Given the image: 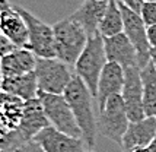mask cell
Returning a JSON list of instances; mask_svg holds the SVG:
<instances>
[{"mask_svg":"<svg viewBox=\"0 0 156 152\" xmlns=\"http://www.w3.org/2000/svg\"><path fill=\"white\" fill-rule=\"evenodd\" d=\"M64 98L69 103L70 108L75 114V118L82 130V139L89 151L96 143V117L94 111V95L88 89V86L79 76H73L72 82L69 83L67 89L64 91Z\"/></svg>","mask_w":156,"mask_h":152,"instance_id":"cell-1","label":"cell"},{"mask_svg":"<svg viewBox=\"0 0 156 152\" xmlns=\"http://www.w3.org/2000/svg\"><path fill=\"white\" fill-rule=\"evenodd\" d=\"M54 47L55 59L69 66H75L83 49L86 47L89 35L86 31L70 18H64L54 25Z\"/></svg>","mask_w":156,"mask_h":152,"instance_id":"cell-2","label":"cell"},{"mask_svg":"<svg viewBox=\"0 0 156 152\" xmlns=\"http://www.w3.org/2000/svg\"><path fill=\"white\" fill-rule=\"evenodd\" d=\"M107 63L108 60H107V54H105L104 38L99 34L89 37L86 47L79 56L73 69H75V75L79 76L85 82L88 89L92 92L94 98H96L98 81H99V76Z\"/></svg>","mask_w":156,"mask_h":152,"instance_id":"cell-3","label":"cell"},{"mask_svg":"<svg viewBox=\"0 0 156 152\" xmlns=\"http://www.w3.org/2000/svg\"><path fill=\"white\" fill-rule=\"evenodd\" d=\"M129 125L130 120L121 94L109 97L96 117L98 133L121 146L122 138L129 129Z\"/></svg>","mask_w":156,"mask_h":152,"instance_id":"cell-4","label":"cell"},{"mask_svg":"<svg viewBox=\"0 0 156 152\" xmlns=\"http://www.w3.org/2000/svg\"><path fill=\"white\" fill-rule=\"evenodd\" d=\"M72 66L66 64L58 59H40L37 60L35 76L38 82V89L47 94L63 95L69 83L73 79Z\"/></svg>","mask_w":156,"mask_h":152,"instance_id":"cell-5","label":"cell"},{"mask_svg":"<svg viewBox=\"0 0 156 152\" xmlns=\"http://www.w3.org/2000/svg\"><path fill=\"white\" fill-rule=\"evenodd\" d=\"M16 9L23 16L28 27V44L25 49L31 50L40 59H55L54 28L41 21L25 7L16 5Z\"/></svg>","mask_w":156,"mask_h":152,"instance_id":"cell-6","label":"cell"},{"mask_svg":"<svg viewBox=\"0 0 156 152\" xmlns=\"http://www.w3.org/2000/svg\"><path fill=\"white\" fill-rule=\"evenodd\" d=\"M38 98L42 104V108L50 125L66 135L82 138L80 127L77 125L75 114L66 101L64 95H55V94H47L38 91Z\"/></svg>","mask_w":156,"mask_h":152,"instance_id":"cell-7","label":"cell"},{"mask_svg":"<svg viewBox=\"0 0 156 152\" xmlns=\"http://www.w3.org/2000/svg\"><path fill=\"white\" fill-rule=\"evenodd\" d=\"M118 6L122 12V21H124L122 32L127 35L130 42L134 45L137 57H139V67L143 69L150 63V44L147 40V27L144 25L139 12L130 9L120 2H118Z\"/></svg>","mask_w":156,"mask_h":152,"instance_id":"cell-8","label":"cell"},{"mask_svg":"<svg viewBox=\"0 0 156 152\" xmlns=\"http://www.w3.org/2000/svg\"><path fill=\"white\" fill-rule=\"evenodd\" d=\"M140 72L142 69L139 66L124 69V86L121 97L124 100L130 121H140L146 118V113L143 108V82Z\"/></svg>","mask_w":156,"mask_h":152,"instance_id":"cell-9","label":"cell"},{"mask_svg":"<svg viewBox=\"0 0 156 152\" xmlns=\"http://www.w3.org/2000/svg\"><path fill=\"white\" fill-rule=\"evenodd\" d=\"M0 32L18 49L27 47L28 27L25 19L16 9V5H10L9 0H0Z\"/></svg>","mask_w":156,"mask_h":152,"instance_id":"cell-10","label":"cell"},{"mask_svg":"<svg viewBox=\"0 0 156 152\" xmlns=\"http://www.w3.org/2000/svg\"><path fill=\"white\" fill-rule=\"evenodd\" d=\"M45 152H86L82 138H75L48 126L34 138Z\"/></svg>","mask_w":156,"mask_h":152,"instance_id":"cell-11","label":"cell"},{"mask_svg":"<svg viewBox=\"0 0 156 152\" xmlns=\"http://www.w3.org/2000/svg\"><path fill=\"white\" fill-rule=\"evenodd\" d=\"M104 47L108 62L120 64L122 69L139 66L137 51L124 32L109 38H104Z\"/></svg>","mask_w":156,"mask_h":152,"instance_id":"cell-12","label":"cell"},{"mask_svg":"<svg viewBox=\"0 0 156 152\" xmlns=\"http://www.w3.org/2000/svg\"><path fill=\"white\" fill-rule=\"evenodd\" d=\"M48 126L51 125L48 121L45 113H44V108H42L40 98L37 97L34 100L25 101L23 114H22L20 123L18 126V130L22 135V138L25 139L27 142L32 140L41 130H44Z\"/></svg>","mask_w":156,"mask_h":152,"instance_id":"cell-13","label":"cell"},{"mask_svg":"<svg viewBox=\"0 0 156 152\" xmlns=\"http://www.w3.org/2000/svg\"><path fill=\"white\" fill-rule=\"evenodd\" d=\"M122 86H124V69L117 63L108 62L98 81V91L95 98L98 103V110H101L105 105L109 97L121 94Z\"/></svg>","mask_w":156,"mask_h":152,"instance_id":"cell-14","label":"cell"},{"mask_svg":"<svg viewBox=\"0 0 156 152\" xmlns=\"http://www.w3.org/2000/svg\"><path fill=\"white\" fill-rule=\"evenodd\" d=\"M156 139V118L146 117L140 121H130L129 129L122 138L121 148L124 152L150 145Z\"/></svg>","mask_w":156,"mask_h":152,"instance_id":"cell-15","label":"cell"},{"mask_svg":"<svg viewBox=\"0 0 156 152\" xmlns=\"http://www.w3.org/2000/svg\"><path fill=\"white\" fill-rule=\"evenodd\" d=\"M108 2H96V0H83L80 6L76 9L69 18L77 22L89 37L98 35L99 24H101L104 13L107 10Z\"/></svg>","mask_w":156,"mask_h":152,"instance_id":"cell-16","label":"cell"},{"mask_svg":"<svg viewBox=\"0 0 156 152\" xmlns=\"http://www.w3.org/2000/svg\"><path fill=\"white\" fill-rule=\"evenodd\" d=\"M38 57L28 49H16L10 54L0 59L2 62V73L3 78L27 75L35 72Z\"/></svg>","mask_w":156,"mask_h":152,"instance_id":"cell-17","label":"cell"},{"mask_svg":"<svg viewBox=\"0 0 156 152\" xmlns=\"http://www.w3.org/2000/svg\"><path fill=\"white\" fill-rule=\"evenodd\" d=\"M0 88L9 95L18 97L23 101H29L38 97V82L35 72L27 73L20 76H12V78H3L0 83Z\"/></svg>","mask_w":156,"mask_h":152,"instance_id":"cell-18","label":"cell"},{"mask_svg":"<svg viewBox=\"0 0 156 152\" xmlns=\"http://www.w3.org/2000/svg\"><path fill=\"white\" fill-rule=\"evenodd\" d=\"M143 82V108L146 117L156 118V69L152 62L140 72Z\"/></svg>","mask_w":156,"mask_h":152,"instance_id":"cell-19","label":"cell"},{"mask_svg":"<svg viewBox=\"0 0 156 152\" xmlns=\"http://www.w3.org/2000/svg\"><path fill=\"white\" fill-rule=\"evenodd\" d=\"M122 31H124V21H122V12L118 6V2L108 0V6L99 24L98 32L102 38H109V37L121 34Z\"/></svg>","mask_w":156,"mask_h":152,"instance_id":"cell-20","label":"cell"},{"mask_svg":"<svg viewBox=\"0 0 156 152\" xmlns=\"http://www.w3.org/2000/svg\"><path fill=\"white\" fill-rule=\"evenodd\" d=\"M23 107H25L23 100L13 95H7L3 107L0 108V123L12 130L18 129L23 114Z\"/></svg>","mask_w":156,"mask_h":152,"instance_id":"cell-21","label":"cell"},{"mask_svg":"<svg viewBox=\"0 0 156 152\" xmlns=\"http://www.w3.org/2000/svg\"><path fill=\"white\" fill-rule=\"evenodd\" d=\"M139 13L146 27L156 25V0H143Z\"/></svg>","mask_w":156,"mask_h":152,"instance_id":"cell-22","label":"cell"},{"mask_svg":"<svg viewBox=\"0 0 156 152\" xmlns=\"http://www.w3.org/2000/svg\"><path fill=\"white\" fill-rule=\"evenodd\" d=\"M16 49H18V47L15 45L13 42L0 32V59H3V57L7 54H10V53L15 51Z\"/></svg>","mask_w":156,"mask_h":152,"instance_id":"cell-23","label":"cell"},{"mask_svg":"<svg viewBox=\"0 0 156 152\" xmlns=\"http://www.w3.org/2000/svg\"><path fill=\"white\" fill-rule=\"evenodd\" d=\"M16 152H45L44 149H42V146L37 142V140H28V142H25L23 145L20 146L19 149Z\"/></svg>","mask_w":156,"mask_h":152,"instance_id":"cell-24","label":"cell"},{"mask_svg":"<svg viewBox=\"0 0 156 152\" xmlns=\"http://www.w3.org/2000/svg\"><path fill=\"white\" fill-rule=\"evenodd\" d=\"M118 2L122 3V5H126L130 9L136 10V12H140V7H142V3H143V0H118Z\"/></svg>","mask_w":156,"mask_h":152,"instance_id":"cell-25","label":"cell"},{"mask_svg":"<svg viewBox=\"0 0 156 152\" xmlns=\"http://www.w3.org/2000/svg\"><path fill=\"white\" fill-rule=\"evenodd\" d=\"M147 40H149L150 49L156 47V25L147 27Z\"/></svg>","mask_w":156,"mask_h":152,"instance_id":"cell-26","label":"cell"},{"mask_svg":"<svg viewBox=\"0 0 156 152\" xmlns=\"http://www.w3.org/2000/svg\"><path fill=\"white\" fill-rule=\"evenodd\" d=\"M131 152H156V139L147 146H143V148H137V149H133Z\"/></svg>","mask_w":156,"mask_h":152,"instance_id":"cell-27","label":"cell"},{"mask_svg":"<svg viewBox=\"0 0 156 152\" xmlns=\"http://www.w3.org/2000/svg\"><path fill=\"white\" fill-rule=\"evenodd\" d=\"M150 62H152V64L155 66V69H156V47L150 49Z\"/></svg>","mask_w":156,"mask_h":152,"instance_id":"cell-28","label":"cell"},{"mask_svg":"<svg viewBox=\"0 0 156 152\" xmlns=\"http://www.w3.org/2000/svg\"><path fill=\"white\" fill-rule=\"evenodd\" d=\"M7 95H9V94H6L5 91H3L2 88H0V108L3 107V104H5V101H6Z\"/></svg>","mask_w":156,"mask_h":152,"instance_id":"cell-29","label":"cell"},{"mask_svg":"<svg viewBox=\"0 0 156 152\" xmlns=\"http://www.w3.org/2000/svg\"><path fill=\"white\" fill-rule=\"evenodd\" d=\"M3 81V73H2V62H0V83Z\"/></svg>","mask_w":156,"mask_h":152,"instance_id":"cell-30","label":"cell"},{"mask_svg":"<svg viewBox=\"0 0 156 152\" xmlns=\"http://www.w3.org/2000/svg\"><path fill=\"white\" fill-rule=\"evenodd\" d=\"M96 2H108V0H96Z\"/></svg>","mask_w":156,"mask_h":152,"instance_id":"cell-31","label":"cell"},{"mask_svg":"<svg viewBox=\"0 0 156 152\" xmlns=\"http://www.w3.org/2000/svg\"><path fill=\"white\" fill-rule=\"evenodd\" d=\"M86 152H94V151H89V149H88V151H86Z\"/></svg>","mask_w":156,"mask_h":152,"instance_id":"cell-32","label":"cell"}]
</instances>
